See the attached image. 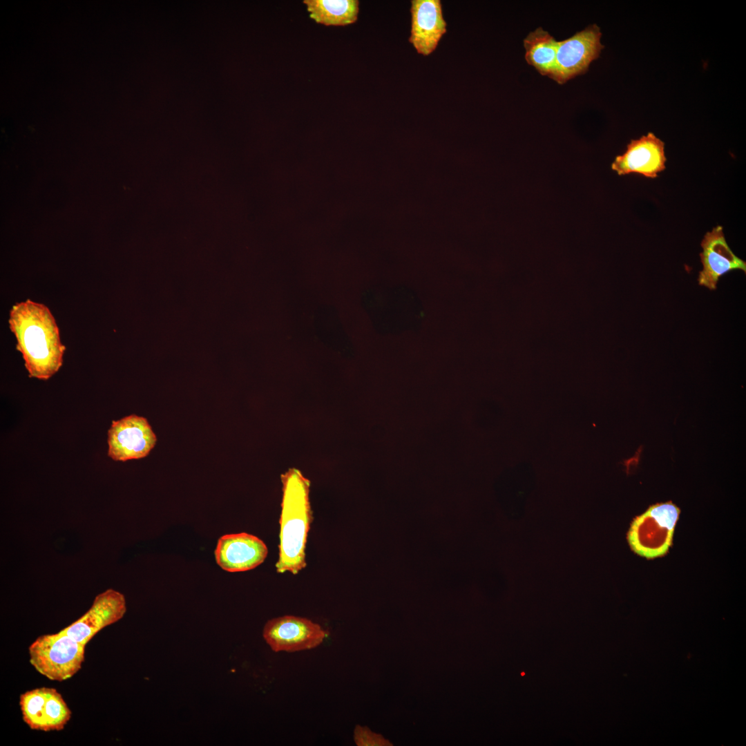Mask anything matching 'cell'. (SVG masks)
Listing matches in <instances>:
<instances>
[{
  "instance_id": "6da1fadb",
  "label": "cell",
  "mask_w": 746,
  "mask_h": 746,
  "mask_svg": "<svg viewBox=\"0 0 746 746\" xmlns=\"http://www.w3.org/2000/svg\"><path fill=\"white\" fill-rule=\"evenodd\" d=\"M8 323L29 377L46 381L56 374L66 347L49 308L30 299L17 303L10 311Z\"/></svg>"
},
{
  "instance_id": "7a4b0ae2",
  "label": "cell",
  "mask_w": 746,
  "mask_h": 746,
  "mask_svg": "<svg viewBox=\"0 0 746 746\" xmlns=\"http://www.w3.org/2000/svg\"><path fill=\"white\" fill-rule=\"evenodd\" d=\"M283 499L280 517L278 573L298 574L306 566L305 546L312 520L309 481L297 469L282 475Z\"/></svg>"
},
{
  "instance_id": "3957f363",
  "label": "cell",
  "mask_w": 746,
  "mask_h": 746,
  "mask_svg": "<svg viewBox=\"0 0 746 746\" xmlns=\"http://www.w3.org/2000/svg\"><path fill=\"white\" fill-rule=\"evenodd\" d=\"M86 644L60 631L38 637L29 647L30 663L51 680L64 681L81 669Z\"/></svg>"
},
{
  "instance_id": "277c9868",
  "label": "cell",
  "mask_w": 746,
  "mask_h": 746,
  "mask_svg": "<svg viewBox=\"0 0 746 746\" xmlns=\"http://www.w3.org/2000/svg\"><path fill=\"white\" fill-rule=\"evenodd\" d=\"M679 514V508L671 501L651 506L631 524L627 535L631 549L649 559L666 554Z\"/></svg>"
},
{
  "instance_id": "5b68a950",
  "label": "cell",
  "mask_w": 746,
  "mask_h": 746,
  "mask_svg": "<svg viewBox=\"0 0 746 746\" xmlns=\"http://www.w3.org/2000/svg\"><path fill=\"white\" fill-rule=\"evenodd\" d=\"M327 635L320 624L294 615L269 620L262 631L264 640L274 652L312 649L321 645Z\"/></svg>"
},
{
  "instance_id": "8992f818",
  "label": "cell",
  "mask_w": 746,
  "mask_h": 746,
  "mask_svg": "<svg viewBox=\"0 0 746 746\" xmlns=\"http://www.w3.org/2000/svg\"><path fill=\"white\" fill-rule=\"evenodd\" d=\"M601 35L599 27L594 24L570 38L557 41L553 79L559 84H564L585 73L604 48L600 43Z\"/></svg>"
},
{
  "instance_id": "52a82bcc",
  "label": "cell",
  "mask_w": 746,
  "mask_h": 746,
  "mask_svg": "<svg viewBox=\"0 0 746 746\" xmlns=\"http://www.w3.org/2000/svg\"><path fill=\"white\" fill-rule=\"evenodd\" d=\"M107 441L108 456L114 461H126L148 456L157 437L146 418L131 414L112 421Z\"/></svg>"
},
{
  "instance_id": "ba28073f",
  "label": "cell",
  "mask_w": 746,
  "mask_h": 746,
  "mask_svg": "<svg viewBox=\"0 0 746 746\" xmlns=\"http://www.w3.org/2000/svg\"><path fill=\"white\" fill-rule=\"evenodd\" d=\"M23 722L32 730H62L71 717V711L61 695L54 688L39 687L19 696Z\"/></svg>"
},
{
  "instance_id": "9c48e42d",
  "label": "cell",
  "mask_w": 746,
  "mask_h": 746,
  "mask_svg": "<svg viewBox=\"0 0 746 746\" xmlns=\"http://www.w3.org/2000/svg\"><path fill=\"white\" fill-rule=\"evenodd\" d=\"M126 611L124 595L108 589L95 597L82 616L61 631L86 645L99 631L119 620Z\"/></svg>"
},
{
  "instance_id": "30bf717a",
  "label": "cell",
  "mask_w": 746,
  "mask_h": 746,
  "mask_svg": "<svg viewBox=\"0 0 746 746\" xmlns=\"http://www.w3.org/2000/svg\"><path fill=\"white\" fill-rule=\"evenodd\" d=\"M700 254L702 269L699 272L698 284L710 290L717 288L719 278L734 270L746 273V262L736 256L725 240L723 228L718 225L704 236Z\"/></svg>"
},
{
  "instance_id": "8fae6325",
  "label": "cell",
  "mask_w": 746,
  "mask_h": 746,
  "mask_svg": "<svg viewBox=\"0 0 746 746\" xmlns=\"http://www.w3.org/2000/svg\"><path fill=\"white\" fill-rule=\"evenodd\" d=\"M664 143L653 133H649L638 140H631L626 151L615 157L611 169L619 175L632 173L655 178L666 168Z\"/></svg>"
},
{
  "instance_id": "7c38bea8",
  "label": "cell",
  "mask_w": 746,
  "mask_h": 746,
  "mask_svg": "<svg viewBox=\"0 0 746 746\" xmlns=\"http://www.w3.org/2000/svg\"><path fill=\"white\" fill-rule=\"evenodd\" d=\"M267 553V547L260 538L247 533H240L220 537L215 550V557L223 570L240 572L261 564Z\"/></svg>"
},
{
  "instance_id": "4fadbf2b",
  "label": "cell",
  "mask_w": 746,
  "mask_h": 746,
  "mask_svg": "<svg viewBox=\"0 0 746 746\" xmlns=\"http://www.w3.org/2000/svg\"><path fill=\"white\" fill-rule=\"evenodd\" d=\"M411 30L409 42L417 52L428 56L437 48L446 32L440 0L411 1Z\"/></svg>"
},
{
  "instance_id": "5bb4252c",
  "label": "cell",
  "mask_w": 746,
  "mask_h": 746,
  "mask_svg": "<svg viewBox=\"0 0 746 746\" xmlns=\"http://www.w3.org/2000/svg\"><path fill=\"white\" fill-rule=\"evenodd\" d=\"M557 46V41L548 32L538 28L530 32L524 40L526 61L542 75L553 79Z\"/></svg>"
},
{
  "instance_id": "9a60e30c",
  "label": "cell",
  "mask_w": 746,
  "mask_h": 746,
  "mask_svg": "<svg viewBox=\"0 0 746 746\" xmlns=\"http://www.w3.org/2000/svg\"><path fill=\"white\" fill-rule=\"evenodd\" d=\"M309 17L325 26H347L356 21L359 12L357 0H304Z\"/></svg>"
},
{
  "instance_id": "2e32d148",
  "label": "cell",
  "mask_w": 746,
  "mask_h": 746,
  "mask_svg": "<svg viewBox=\"0 0 746 746\" xmlns=\"http://www.w3.org/2000/svg\"><path fill=\"white\" fill-rule=\"evenodd\" d=\"M354 740L358 746L390 745V742L381 734L372 731L367 727L356 725L354 730Z\"/></svg>"
}]
</instances>
